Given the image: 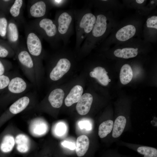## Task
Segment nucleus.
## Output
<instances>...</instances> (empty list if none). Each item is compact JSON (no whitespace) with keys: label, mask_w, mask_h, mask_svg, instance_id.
<instances>
[{"label":"nucleus","mask_w":157,"mask_h":157,"mask_svg":"<svg viewBox=\"0 0 157 157\" xmlns=\"http://www.w3.org/2000/svg\"><path fill=\"white\" fill-rule=\"evenodd\" d=\"M56 49L49 56L47 64V78L52 87L57 85L74 69L79 61L74 51L64 46Z\"/></svg>","instance_id":"f257e3e1"},{"label":"nucleus","mask_w":157,"mask_h":157,"mask_svg":"<svg viewBox=\"0 0 157 157\" xmlns=\"http://www.w3.org/2000/svg\"><path fill=\"white\" fill-rule=\"evenodd\" d=\"M73 10L76 33L74 51L77 54L82 43L92 31L96 18L86 5L80 9Z\"/></svg>","instance_id":"f03ea898"},{"label":"nucleus","mask_w":157,"mask_h":157,"mask_svg":"<svg viewBox=\"0 0 157 157\" xmlns=\"http://www.w3.org/2000/svg\"><path fill=\"white\" fill-rule=\"evenodd\" d=\"M29 28L48 42L53 48L60 47L62 40L55 21L46 17L37 18L30 23Z\"/></svg>","instance_id":"7ed1b4c3"},{"label":"nucleus","mask_w":157,"mask_h":157,"mask_svg":"<svg viewBox=\"0 0 157 157\" xmlns=\"http://www.w3.org/2000/svg\"><path fill=\"white\" fill-rule=\"evenodd\" d=\"M26 48L36 63V75L40 78L44 74L42 60L45 57L42 44V39L29 28L26 29Z\"/></svg>","instance_id":"20e7f679"},{"label":"nucleus","mask_w":157,"mask_h":157,"mask_svg":"<svg viewBox=\"0 0 157 157\" xmlns=\"http://www.w3.org/2000/svg\"><path fill=\"white\" fill-rule=\"evenodd\" d=\"M54 20L63 46L66 47L74 33V21L73 9L57 10Z\"/></svg>","instance_id":"39448f33"},{"label":"nucleus","mask_w":157,"mask_h":157,"mask_svg":"<svg viewBox=\"0 0 157 157\" xmlns=\"http://www.w3.org/2000/svg\"><path fill=\"white\" fill-rule=\"evenodd\" d=\"M29 88L27 82L21 76L15 74L0 94V99L8 101H15L26 94Z\"/></svg>","instance_id":"423d86ee"},{"label":"nucleus","mask_w":157,"mask_h":157,"mask_svg":"<svg viewBox=\"0 0 157 157\" xmlns=\"http://www.w3.org/2000/svg\"><path fill=\"white\" fill-rule=\"evenodd\" d=\"M15 54L16 59L24 74L30 82L36 87V65L26 47L20 45Z\"/></svg>","instance_id":"0eeeda50"},{"label":"nucleus","mask_w":157,"mask_h":157,"mask_svg":"<svg viewBox=\"0 0 157 157\" xmlns=\"http://www.w3.org/2000/svg\"><path fill=\"white\" fill-rule=\"evenodd\" d=\"M93 27L89 35L84 40L81 48L85 50H90L94 46L96 40L103 36L107 28V19L102 14H97Z\"/></svg>","instance_id":"6e6552de"},{"label":"nucleus","mask_w":157,"mask_h":157,"mask_svg":"<svg viewBox=\"0 0 157 157\" xmlns=\"http://www.w3.org/2000/svg\"><path fill=\"white\" fill-rule=\"evenodd\" d=\"M58 85L52 87L45 97L51 106L55 108H58L62 106L67 91L65 88Z\"/></svg>","instance_id":"1a4fd4ad"},{"label":"nucleus","mask_w":157,"mask_h":157,"mask_svg":"<svg viewBox=\"0 0 157 157\" xmlns=\"http://www.w3.org/2000/svg\"><path fill=\"white\" fill-rule=\"evenodd\" d=\"M37 95L35 92L26 93L15 101L10 106L9 113L15 115L19 113L25 109L30 105Z\"/></svg>","instance_id":"9d476101"},{"label":"nucleus","mask_w":157,"mask_h":157,"mask_svg":"<svg viewBox=\"0 0 157 157\" xmlns=\"http://www.w3.org/2000/svg\"><path fill=\"white\" fill-rule=\"evenodd\" d=\"M83 85L79 82L74 83L69 87L64 100L66 106L70 107L77 103L84 92Z\"/></svg>","instance_id":"9b49d317"},{"label":"nucleus","mask_w":157,"mask_h":157,"mask_svg":"<svg viewBox=\"0 0 157 157\" xmlns=\"http://www.w3.org/2000/svg\"><path fill=\"white\" fill-rule=\"evenodd\" d=\"M6 39L15 53L20 46L19 34L16 22L12 18L8 20Z\"/></svg>","instance_id":"f8f14e48"},{"label":"nucleus","mask_w":157,"mask_h":157,"mask_svg":"<svg viewBox=\"0 0 157 157\" xmlns=\"http://www.w3.org/2000/svg\"><path fill=\"white\" fill-rule=\"evenodd\" d=\"M51 8L48 0L36 1L30 6L29 15L31 17L37 19L45 17Z\"/></svg>","instance_id":"ddd939ff"},{"label":"nucleus","mask_w":157,"mask_h":157,"mask_svg":"<svg viewBox=\"0 0 157 157\" xmlns=\"http://www.w3.org/2000/svg\"><path fill=\"white\" fill-rule=\"evenodd\" d=\"M93 101L92 95L84 92L76 104V108L78 113L81 115L87 114L90 111Z\"/></svg>","instance_id":"4468645a"},{"label":"nucleus","mask_w":157,"mask_h":157,"mask_svg":"<svg viewBox=\"0 0 157 157\" xmlns=\"http://www.w3.org/2000/svg\"><path fill=\"white\" fill-rule=\"evenodd\" d=\"M108 73L105 68L98 66L94 68L92 71H90L88 75L91 78L95 79L101 85L106 86L110 81Z\"/></svg>","instance_id":"2eb2a0df"},{"label":"nucleus","mask_w":157,"mask_h":157,"mask_svg":"<svg viewBox=\"0 0 157 157\" xmlns=\"http://www.w3.org/2000/svg\"><path fill=\"white\" fill-rule=\"evenodd\" d=\"M136 32V28L133 25H126L120 29L116 33L115 36L120 41H126L132 37Z\"/></svg>","instance_id":"dca6fc26"},{"label":"nucleus","mask_w":157,"mask_h":157,"mask_svg":"<svg viewBox=\"0 0 157 157\" xmlns=\"http://www.w3.org/2000/svg\"><path fill=\"white\" fill-rule=\"evenodd\" d=\"M90 141L88 136L82 135L77 139L76 146V152L78 157L83 156L89 148Z\"/></svg>","instance_id":"f3484780"},{"label":"nucleus","mask_w":157,"mask_h":157,"mask_svg":"<svg viewBox=\"0 0 157 157\" xmlns=\"http://www.w3.org/2000/svg\"><path fill=\"white\" fill-rule=\"evenodd\" d=\"M126 118L123 116H119L116 118L113 124V137L117 138L122 134L126 126Z\"/></svg>","instance_id":"a211bd4d"},{"label":"nucleus","mask_w":157,"mask_h":157,"mask_svg":"<svg viewBox=\"0 0 157 157\" xmlns=\"http://www.w3.org/2000/svg\"><path fill=\"white\" fill-rule=\"evenodd\" d=\"M15 141L17 145V149L19 152L24 153L29 150L30 141L26 135L23 134L17 135Z\"/></svg>","instance_id":"6ab92c4d"},{"label":"nucleus","mask_w":157,"mask_h":157,"mask_svg":"<svg viewBox=\"0 0 157 157\" xmlns=\"http://www.w3.org/2000/svg\"><path fill=\"white\" fill-rule=\"evenodd\" d=\"M24 4L22 0H15L10 6L9 13L16 22L19 21L21 19L22 7Z\"/></svg>","instance_id":"aec40b11"},{"label":"nucleus","mask_w":157,"mask_h":157,"mask_svg":"<svg viewBox=\"0 0 157 157\" xmlns=\"http://www.w3.org/2000/svg\"><path fill=\"white\" fill-rule=\"evenodd\" d=\"M15 52L7 41L0 39V58H12L15 56Z\"/></svg>","instance_id":"412c9836"},{"label":"nucleus","mask_w":157,"mask_h":157,"mask_svg":"<svg viewBox=\"0 0 157 157\" xmlns=\"http://www.w3.org/2000/svg\"><path fill=\"white\" fill-rule=\"evenodd\" d=\"M138 49L133 48H125L122 49H118L115 50L114 55L119 58L128 59L135 57L138 54Z\"/></svg>","instance_id":"4be33fe9"},{"label":"nucleus","mask_w":157,"mask_h":157,"mask_svg":"<svg viewBox=\"0 0 157 157\" xmlns=\"http://www.w3.org/2000/svg\"><path fill=\"white\" fill-rule=\"evenodd\" d=\"M133 76V72L131 66L128 64L124 65L121 68L119 77L121 83L126 85L130 82Z\"/></svg>","instance_id":"5701e85b"},{"label":"nucleus","mask_w":157,"mask_h":157,"mask_svg":"<svg viewBox=\"0 0 157 157\" xmlns=\"http://www.w3.org/2000/svg\"><path fill=\"white\" fill-rule=\"evenodd\" d=\"M113 122L111 120H108L103 122L99 125V128L98 135L101 138L106 137L113 130Z\"/></svg>","instance_id":"b1692460"},{"label":"nucleus","mask_w":157,"mask_h":157,"mask_svg":"<svg viewBox=\"0 0 157 157\" xmlns=\"http://www.w3.org/2000/svg\"><path fill=\"white\" fill-rule=\"evenodd\" d=\"M15 140L13 136L10 135L5 136L0 145V149L2 151L8 153L13 149L15 144Z\"/></svg>","instance_id":"393cba45"},{"label":"nucleus","mask_w":157,"mask_h":157,"mask_svg":"<svg viewBox=\"0 0 157 157\" xmlns=\"http://www.w3.org/2000/svg\"><path fill=\"white\" fill-rule=\"evenodd\" d=\"M8 23L6 15L0 10V36L4 40L6 39Z\"/></svg>","instance_id":"a878e982"},{"label":"nucleus","mask_w":157,"mask_h":157,"mask_svg":"<svg viewBox=\"0 0 157 157\" xmlns=\"http://www.w3.org/2000/svg\"><path fill=\"white\" fill-rule=\"evenodd\" d=\"M137 151L144 157H157V149L153 147L141 146L138 148Z\"/></svg>","instance_id":"bb28decb"},{"label":"nucleus","mask_w":157,"mask_h":157,"mask_svg":"<svg viewBox=\"0 0 157 157\" xmlns=\"http://www.w3.org/2000/svg\"><path fill=\"white\" fill-rule=\"evenodd\" d=\"M15 74L9 72L0 76V94L6 88L11 79Z\"/></svg>","instance_id":"cd10ccee"},{"label":"nucleus","mask_w":157,"mask_h":157,"mask_svg":"<svg viewBox=\"0 0 157 157\" xmlns=\"http://www.w3.org/2000/svg\"><path fill=\"white\" fill-rule=\"evenodd\" d=\"M13 67L10 61L5 58H0V76L9 72Z\"/></svg>","instance_id":"c85d7f7f"},{"label":"nucleus","mask_w":157,"mask_h":157,"mask_svg":"<svg viewBox=\"0 0 157 157\" xmlns=\"http://www.w3.org/2000/svg\"><path fill=\"white\" fill-rule=\"evenodd\" d=\"M14 0H0V10L6 15L9 13L10 8Z\"/></svg>","instance_id":"c756f323"},{"label":"nucleus","mask_w":157,"mask_h":157,"mask_svg":"<svg viewBox=\"0 0 157 157\" xmlns=\"http://www.w3.org/2000/svg\"><path fill=\"white\" fill-rule=\"evenodd\" d=\"M51 8H62L66 6L70 1L67 0H48Z\"/></svg>","instance_id":"7c9ffc66"},{"label":"nucleus","mask_w":157,"mask_h":157,"mask_svg":"<svg viewBox=\"0 0 157 157\" xmlns=\"http://www.w3.org/2000/svg\"><path fill=\"white\" fill-rule=\"evenodd\" d=\"M147 26L148 28L157 29V16H153L148 18L147 20Z\"/></svg>","instance_id":"2f4dec72"},{"label":"nucleus","mask_w":157,"mask_h":157,"mask_svg":"<svg viewBox=\"0 0 157 157\" xmlns=\"http://www.w3.org/2000/svg\"><path fill=\"white\" fill-rule=\"evenodd\" d=\"M62 145L64 147L71 150H73L76 148V146L74 143L66 141H64L62 143Z\"/></svg>","instance_id":"473e14b6"},{"label":"nucleus","mask_w":157,"mask_h":157,"mask_svg":"<svg viewBox=\"0 0 157 157\" xmlns=\"http://www.w3.org/2000/svg\"><path fill=\"white\" fill-rule=\"evenodd\" d=\"M65 127L63 124H60L57 126L56 129V133L59 135L63 134L65 131Z\"/></svg>","instance_id":"72a5a7b5"},{"label":"nucleus","mask_w":157,"mask_h":157,"mask_svg":"<svg viewBox=\"0 0 157 157\" xmlns=\"http://www.w3.org/2000/svg\"><path fill=\"white\" fill-rule=\"evenodd\" d=\"M81 127H83V128L86 129L87 130H90L91 129V125L89 123L86 122H83L81 123Z\"/></svg>","instance_id":"f704fd0d"},{"label":"nucleus","mask_w":157,"mask_h":157,"mask_svg":"<svg viewBox=\"0 0 157 157\" xmlns=\"http://www.w3.org/2000/svg\"><path fill=\"white\" fill-rule=\"evenodd\" d=\"M144 0H136V2L138 3H142L144 1Z\"/></svg>","instance_id":"c9c22d12"},{"label":"nucleus","mask_w":157,"mask_h":157,"mask_svg":"<svg viewBox=\"0 0 157 157\" xmlns=\"http://www.w3.org/2000/svg\"></svg>","instance_id":"e433bc0d"}]
</instances>
